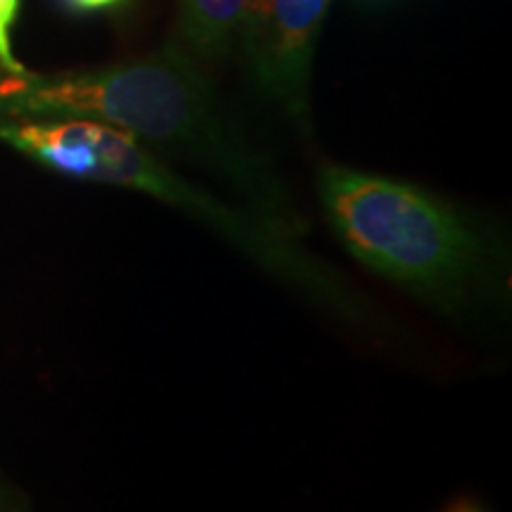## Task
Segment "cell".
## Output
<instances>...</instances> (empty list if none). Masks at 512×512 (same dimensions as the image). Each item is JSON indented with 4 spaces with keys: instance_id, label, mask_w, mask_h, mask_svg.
<instances>
[{
    "instance_id": "8992f818",
    "label": "cell",
    "mask_w": 512,
    "mask_h": 512,
    "mask_svg": "<svg viewBox=\"0 0 512 512\" xmlns=\"http://www.w3.org/2000/svg\"><path fill=\"white\" fill-rule=\"evenodd\" d=\"M19 10V0H0V69L3 74H24L27 69L17 62L15 53H12L10 29L15 24Z\"/></svg>"
},
{
    "instance_id": "52a82bcc",
    "label": "cell",
    "mask_w": 512,
    "mask_h": 512,
    "mask_svg": "<svg viewBox=\"0 0 512 512\" xmlns=\"http://www.w3.org/2000/svg\"><path fill=\"white\" fill-rule=\"evenodd\" d=\"M64 8L74 12H95V10H114L126 5L128 0H60Z\"/></svg>"
},
{
    "instance_id": "ba28073f",
    "label": "cell",
    "mask_w": 512,
    "mask_h": 512,
    "mask_svg": "<svg viewBox=\"0 0 512 512\" xmlns=\"http://www.w3.org/2000/svg\"><path fill=\"white\" fill-rule=\"evenodd\" d=\"M451 512H479L477 508H475V505H458V508H453Z\"/></svg>"
},
{
    "instance_id": "7a4b0ae2",
    "label": "cell",
    "mask_w": 512,
    "mask_h": 512,
    "mask_svg": "<svg viewBox=\"0 0 512 512\" xmlns=\"http://www.w3.org/2000/svg\"><path fill=\"white\" fill-rule=\"evenodd\" d=\"M318 197L339 245L427 309L472 318L508 299L510 249L453 204L337 164L320 169Z\"/></svg>"
},
{
    "instance_id": "277c9868",
    "label": "cell",
    "mask_w": 512,
    "mask_h": 512,
    "mask_svg": "<svg viewBox=\"0 0 512 512\" xmlns=\"http://www.w3.org/2000/svg\"><path fill=\"white\" fill-rule=\"evenodd\" d=\"M328 3L330 0H268L242 46L261 91L297 121L309 117L313 48Z\"/></svg>"
},
{
    "instance_id": "3957f363",
    "label": "cell",
    "mask_w": 512,
    "mask_h": 512,
    "mask_svg": "<svg viewBox=\"0 0 512 512\" xmlns=\"http://www.w3.org/2000/svg\"><path fill=\"white\" fill-rule=\"evenodd\" d=\"M0 140L57 174L133 188L183 209L330 316L377 330L380 313L373 302L323 256L247 207H235L178 176L131 133L88 119H10L0 121Z\"/></svg>"
},
{
    "instance_id": "5b68a950",
    "label": "cell",
    "mask_w": 512,
    "mask_h": 512,
    "mask_svg": "<svg viewBox=\"0 0 512 512\" xmlns=\"http://www.w3.org/2000/svg\"><path fill=\"white\" fill-rule=\"evenodd\" d=\"M268 0H181V31L204 57H221L245 46Z\"/></svg>"
},
{
    "instance_id": "6da1fadb",
    "label": "cell",
    "mask_w": 512,
    "mask_h": 512,
    "mask_svg": "<svg viewBox=\"0 0 512 512\" xmlns=\"http://www.w3.org/2000/svg\"><path fill=\"white\" fill-rule=\"evenodd\" d=\"M0 114L121 128L219 176L242 207L273 228L292 238L306 233L283 178L228 112L214 83L176 48L88 72L3 74Z\"/></svg>"
}]
</instances>
